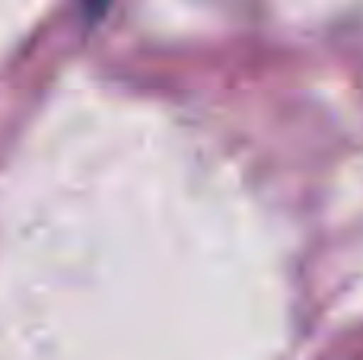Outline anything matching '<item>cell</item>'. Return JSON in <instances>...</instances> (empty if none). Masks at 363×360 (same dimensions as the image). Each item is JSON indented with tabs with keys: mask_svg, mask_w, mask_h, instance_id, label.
<instances>
[{
	"mask_svg": "<svg viewBox=\"0 0 363 360\" xmlns=\"http://www.w3.org/2000/svg\"><path fill=\"white\" fill-rule=\"evenodd\" d=\"M83 4H86V10H102V6H106V0H83Z\"/></svg>",
	"mask_w": 363,
	"mask_h": 360,
	"instance_id": "6da1fadb",
	"label": "cell"
}]
</instances>
